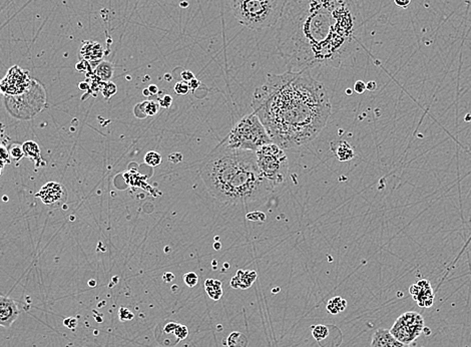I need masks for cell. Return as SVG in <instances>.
<instances>
[{
	"label": "cell",
	"instance_id": "cell-1",
	"mask_svg": "<svg viewBox=\"0 0 471 347\" xmlns=\"http://www.w3.org/2000/svg\"><path fill=\"white\" fill-rule=\"evenodd\" d=\"M357 0H289L277 29V49L288 70L340 68L361 42Z\"/></svg>",
	"mask_w": 471,
	"mask_h": 347
},
{
	"label": "cell",
	"instance_id": "cell-2",
	"mask_svg": "<svg viewBox=\"0 0 471 347\" xmlns=\"http://www.w3.org/2000/svg\"><path fill=\"white\" fill-rule=\"evenodd\" d=\"M252 108L283 150H295L317 138L332 113L324 84L308 70L267 75L254 91Z\"/></svg>",
	"mask_w": 471,
	"mask_h": 347
},
{
	"label": "cell",
	"instance_id": "cell-3",
	"mask_svg": "<svg viewBox=\"0 0 471 347\" xmlns=\"http://www.w3.org/2000/svg\"><path fill=\"white\" fill-rule=\"evenodd\" d=\"M200 173L206 191L224 204L246 205L275 190L262 176L255 152L234 150L222 143L207 157Z\"/></svg>",
	"mask_w": 471,
	"mask_h": 347
},
{
	"label": "cell",
	"instance_id": "cell-4",
	"mask_svg": "<svg viewBox=\"0 0 471 347\" xmlns=\"http://www.w3.org/2000/svg\"><path fill=\"white\" fill-rule=\"evenodd\" d=\"M289 0H231L238 22L252 30L275 26L283 16Z\"/></svg>",
	"mask_w": 471,
	"mask_h": 347
},
{
	"label": "cell",
	"instance_id": "cell-5",
	"mask_svg": "<svg viewBox=\"0 0 471 347\" xmlns=\"http://www.w3.org/2000/svg\"><path fill=\"white\" fill-rule=\"evenodd\" d=\"M273 142L259 117L252 113L244 116L222 141L234 150L256 152L259 147Z\"/></svg>",
	"mask_w": 471,
	"mask_h": 347
},
{
	"label": "cell",
	"instance_id": "cell-6",
	"mask_svg": "<svg viewBox=\"0 0 471 347\" xmlns=\"http://www.w3.org/2000/svg\"><path fill=\"white\" fill-rule=\"evenodd\" d=\"M258 168L271 186L276 189L286 182L289 161L283 148L275 142L262 145L255 152Z\"/></svg>",
	"mask_w": 471,
	"mask_h": 347
},
{
	"label": "cell",
	"instance_id": "cell-7",
	"mask_svg": "<svg viewBox=\"0 0 471 347\" xmlns=\"http://www.w3.org/2000/svg\"><path fill=\"white\" fill-rule=\"evenodd\" d=\"M423 329L424 318L422 315L418 312L408 311L401 314L389 330L396 339L405 344H410L421 335Z\"/></svg>",
	"mask_w": 471,
	"mask_h": 347
},
{
	"label": "cell",
	"instance_id": "cell-8",
	"mask_svg": "<svg viewBox=\"0 0 471 347\" xmlns=\"http://www.w3.org/2000/svg\"><path fill=\"white\" fill-rule=\"evenodd\" d=\"M32 80L27 71L14 66L8 69L4 78L0 81V91L6 96L19 95L29 89Z\"/></svg>",
	"mask_w": 471,
	"mask_h": 347
},
{
	"label": "cell",
	"instance_id": "cell-9",
	"mask_svg": "<svg viewBox=\"0 0 471 347\" xmlns=\"http://www.w3.org/2000/svg\"><path fill=\"white\" fill-rule=\"evenodd\" d=\"M40 201L51 209L63 207L67 201V188L58 182H48L36 194Z\"/></svg>",
	"mask_w": 471,
	"mask_h": 347
},
{
	"label": "cell",
	"instance_id": "cell-10",
	"mask_svg": "<svg viewBox=\"0 0 471 347\" xmlns=\"http://www.w3.org/2000/svg\"><path fill=\"white\" fill-rule=\"evenodd\" d=\"M412 298L420 307L430 308L434 303V292L428 280L422 279L409 288Z\"/></svg>",
	"mask_w": 471,
	"mask_h": 347
},
{
	"label": "cell",
	"instance_id": "cell-11",
	"mask_svg": "<svg viewBox=\"0 0 471 347\" xmlns=\"http://www.w3.org/2000/svg\"><path fill=\"white\" fill-rule=\"evenodd\" d=\"M20 313L17 303L8 296L0 295V326L9 328Z\"/></svg>",
	"mask_w": 471,
	"mask_h": 347
},
{
	"label": "cell",
	"instance_id": "cell-12",
	"mask_svg": "<svg viewBox=\"0 0 471 347\" xmlns=\"http://www.w3.org/2000/svg\"><path fill=\"white\" fill-rule=\"evenodd\" d=\"M371 347H410L396 339L389 329L379 328L372 335Z\"/></svg>",
	"mask_w": 471,
	"mask_h": 347
},
{
	"label": "cell",
	"instance_id": "cell-13",
	"mask_svg": "<svg viewBox=\"0 0 471 347\" xmlns=\"http://www.w3.org/2000/svg\"><path fill=\"white\" fill-rule=\"evenodd\" d=\"M103 47L100 43L92 40L83 41L81 47L79 48V57L90 63L99 62L103 58Z\"/></svg>",
	"mask_w": 471,
	"mask_h": 347
},
{
	"label": "cell",
	"instance_id": "cell-14",
	"mask_svg": "<svg viewBox=\"0 0 471 347\" xmlns=\"http://www.w3.org/2000/svg\"><path fill=\"white\" fill-rule=\"evenodd\" d=\"M257 279V272L253 270H238L231 280V287L234 289H248Z\"/></svg>",
	"mask_w": 471,
	"mask_h": 347
},
{
	"label": "cell",
	"instance_id": "cell-15",
	"mask_svg": "<svg viewBox=\"0 0 471 347\" xmlns=\"http://www.w3.org/2000/svg\"><path fill=\"white\" fill-rule=\"evenodd\" d=\"M331 148L340 162H348L354 159L355 152L347 140H339L331 143Z\"/></svg>",
	"mask_w": 471,
	"mask_h": 347
},
{
	"label": "cell",
	"instance_id": "cell-16",
	"mask_svg": "<svg viewBox=\"0 0 471 347\" xmlns=\"http://www.w3.org/2000/svg\"><path fill=\"white\" fill-rule=\"evenodd\" d=\"M204 290L211 299L218 301L223 296L222 282L216 279H206L204 281Z\"/></svg>",
	"mask_w": 471,
	"mask_h": 347
},
{
	"label": "cell",
	"instance_id": "cell-17",
	"mask_svg": "<svg viewBox=\"0 0 471 347\" xmlns=\"http://www.w3.org/2000/svg\"><path fill=\"white\" fill-rule=\"evenodd\" d=\"M22 148H23L24 157L30 160H33L34 162L38 164V161L41 160V156H40V148L36 142L32 140H27L22 144Z\"/></svg>",
	"mask_w": 471,
	"mask_h": 347
},
{
	"label": "cell",
	"instance_id": "cell-18",
	"mask_svg": "<svg viewBox=\"0 0 471 347\" xmlns=\"http://www.w3.org/2000/svg\"><path fill=\"white\" fill-rule=\"evenodd\" d=\"M347 307V301L340 296H336L331 298L327 304V311L330 314L336 315L340 312H343Z\"/></svg>",
	"mask_w": 471,
	"mask_h": 347
},
{
	"label": "cell",
	"instance_id": "cell-19",
	"mask_svg": "<svg viewBox=\"0 0 471 347\" xmlns=\"http://www.w3.org/2000/svg\"><path fill=\"white\" fill-rule=\"evenodd\" d=\"M95 74L104 81H109L114 75V67L109 62H102L95 69Z\"/></svg>",
	"mask_w": 471,
	"mask_h": 347
},
{
	"label": "cell",
	"instance_id": "cell-20",
	"mask_svg": "<svg viewBox=\"0 0 471 347\" xmlns=\"http://www.w3.org/2000/svg\"><path fill=\"white\" fill-rule=\"evenodd\" d=\"M142 112V118L144 117H153L160 111V104L155 101H145L136 106Z\"/></svg>",
	"mask_w": 471,
	"mask_h": 347
},
{
	"label": "cell",
	"instance_id": "cell-21",
	"mask_svg": "<svg viewBox=\"0 0 471 347\" xmlns=\"http://www.w3.org/2000/svg\"><path fill=\"white\" fill-rule=\"evenodd\" d=\"M227 344L229 347H247L248 339L243 333L235 331L229 335L227 339Z\"/></svg>",
	"mask_w": 471,
	"mask_h": 347
},
{
	"label": "cell",
	"instance_id": "cell-22",
	"mask_svg": "<svg viewBox=\"0 0 471 347\" xmlns=\"http://www.w3.org/2000/svg\"><path fill=\"white\" fill-rule=\"evenodd\" d=\"M8 151H9L11 161L19 162L22 158H24V153H23V148L21 144L11 143L8 146Z\"/></svg>",
	"mask_w": 471,
	"mask_h": 347
},
{
	"label": "cell",
	"instance_id": "cell-23",
	"mask_svg": "<svg viewBox=\"0 0 471 347\" xmlns=\"http://www.w3.org/2000/svg\"><path fill=\"white\" fill-rule=\"evenodd\" d=\"M312 335L317 341H322L329 335V329L325 325H316L312 327Z\"/></svg>",
	"mask_w": 471,
	"mask_h": 347
},
{
	"label": "cell",
	"instance_id": "cell-24",
	"mask_svg": "<svg viewBox=\"0 0 471 347\" xmlns=\"http://www.w3.org/2000/svg\"><path fill=\"white\" fill-rule=\"evenodd\" d=\"M144 162L151 167H158L162 163V156L154 151H149L144 156Z\"/></svg>",
	"mask_w": 471,
	"mask_h": 347
},
{
	"label": "cell",
	"instance_id": "cell-25",
	"mask_svg": "<svg viewBox=\"0 0 471 347\" xmlns=\"http://www.w3.org/2000/svg\"><path fill=\"white\" fill-rule=\"evenodd\" d=\"M0 162H2L5 165H9L11 163L7 144L3 142H0Z\"/></svg>",
	"mask_w": 471,
	"mask_h": 347
},
{
	"label": "cell",
	"instance_id": "cell-26",
	"mask_svg": "<svg viewBox=\"0 0 471 347\" xmlns=\"http://www.w3.org/2000/svg\"><path fill=\"white\" fill-rule=\"evenodd\" d=\"M184 282L185 284L190 287V288H193L195 287L198 283H199V276L195 273V272H189V273H186L184 275Z\"/></svg>",
	"mask_w": 471,
	"mask_h": 347
},
{
	"label": "cell",
	"instance_id": "cell-27",
	"mask_svg": "<svg viewBox=\"0 0 471 347\" xmlns=\"http://www.w3.org/2000/svg\"><path fill=\"white\" fill-rule=\"evenodd\" d=\"M174 335L177 337V340L180 341V340L185 339L189 335V330H188L187 326H185L183 324H177V326L175 328V331H174Z\"/></svg>",
	"mask_w": 471,
	"mask_h": 347
},
{
	"label": "cell",
	"instance_id": "cell-28",
	"mask_svg": "<svg viewBox=\"0 0 471 347\" xmlns=\"http://www.w3.org/2000/svg\"><path fill=\"white\" fill-rule=\"evenodd\" d=\"M175 91L177 94L179 95H186L189 93L190 91V86H189V83L186 82V81H179L176 83L175 87H174Z\"/></svg>",
	"mask_w": 471,
	"mask_h": 347
},
{
	"label": "cell",
	"instance_id": "cell-29",
	"mask_svg": "<svg viewBox=\"0 0 471 347\" xmlns=\"http://www.w3.org/2000/svg\"><path fill=\"white\" fill-rule=\"evenodd\" d=\"M119 316H120V319H121L122 321H129V320L134 319V314L131 312L130 309L125 308V307L120 308Z\"/></svg>",
	"mask_w": 471,
	"mask_h": 347
},
{
	"label": "cell",
	"instance_id": "cell-30",
	"mask_svg": "<svg viewBox=\"0 0 471 347\" xmlns=\"http://www.w3.org/2000/svg\"><path fill=\"white\" fill-rule=\"evenodd\" d=\"M117 92V86L113 82H109L106 86H104L103 89V95L107 98H110L112 95H114Z\"/></svg>",
	"mask_w": 471,
	"mask_h": 347
},
{
	"label": "cell",
	"instance_id": "cell-31",
	"mask_svg": "<svg viewBox=\"0 0 471 347\" xmlns=\"http://www.w3.org/2000/svg\"><path fill=\"white\" fill-rule=\"evenodd\" d=\"M159 104H160L161 108L169 109L173 104V97L169 94H165L163 97H161L159 100Z\"/></svg>",
	"mask_w": 471,
	"mask_h": 347
},
{
	"label": "cell",
	"instance_id": "cell-32",
	"mask_svg": "<svg viewBox=\"0 0 471 347\" xmlns=\"http://www.w3.org/2000/svg\"><path fill=\"white\" fill-rule=\"evenodd\" d=\"M8 140H9V137L5 133L4 126L2 124H0V142H3L8 145Z\"/></svg>",
	"mask_w": 471,
	"mask_h": 347
},
{
	"label": "cell",
	"instance_id": "cell-33",
	"mask_svg": "<svg viewBox=\"0 0 471 347\" xmlns=\"http://www.w3.org/2000/svg\"><path fill=\"white\" fill-rule=\"evenodd\" d=\"M354 90L358 94H362L366 90V83L363 82L362 80H357L354 84Z\"/></svg>",
	"mask_w": 471,
	"mask_h": 347
},
{
	"label": "cell",
	"instance_id": "cell-34",
	"mask_svg": "<svg viewBox=\"0 0 471 347\" xmlns=\"http://www.w3.org/2000/svg\"><path fill=\"white\" fill-rule=\"evenodd\" d=\"M181 77H182V79H183L184 81L190 82L193 78H195V75H194V73H193L192 71H190V70H183L182 73H181Z\"/></svg>",
	"mask_w": 471,
	"mask_h": 347
},
{
	"label": "cell",
	"instance_id": "cell-35",
	"mask_svg": "<svg viewBox=\"0 0 471 347\" xmlns=\"http://www.w3.org/2000/svg\"><path fill=\"white\" fill-rule=\"evenodd\" d=\"M394 3L400 7V8H408L410 3H411V0H394Z\"/></svg>",
	"mask_w": 471,
	"mask_h": 347
},
{
	"label": "cell",
	"instance_id": "cell-36",
	"mask_svg": "<svg viewBox=\"0 0 471 347\" xmlns=\"http://www.w3.org/2000/svg\"><path fill=\"white\" fill-rule=\"evenodd\" d=\"M182 160H183V156H182V154H179V153H174V154L169 156V161L173 162L175 164H178V163L182 162Z\"/></svg>",
	"mask_w": 471,
	"mask_h": 347
},
{
	"label": "cell",
	"instance_id": "cell-37",
	"mask_svg": "<svg viewBox=\"0 0 471 347\" xmlns=\"http://www.w3.org/2000/svg\"><path fill=\"white\" fill-rule=\"evenodd\" d=\"M177 324L178 323H175V322H170V323L166 324L165 327H164V331L167 334H174V331H175V328H176Z\"/></svg>",
	"mask_w": 471,
	"mask_h": 347
},
{
	"label": "cell",
	"instance_id": "cell-38",
	"mask_svg": "<svg viewBox=\"0 0 471 347\" xmlns=\"http://www.w3.org/2000/svg\"><path fill=\"white\" fill-rule=\"evenodd\" d=\"M188 83H189L190 89H192V90H195V89H196V88H197V87H198V86L201 84V81L195 77V78H193V79H192L190 82H188Z\"/></svg>",
	"mask_w": 471,
	"mask_h": 347
},
{
	"label": "cell",
	"instance_id": "cell-39",
	"mask_svg": "<svg viewBox=\"0 0 471 347\" xmlns=\"http://www.w3.org/2000/svg\"><path fill=\"white\" fill-rule=\"evenodd\" d=\"M376 87H377V84L374 80H370V81H368L367 83H366V89L369 90V91H374L376 89Z\"/></svg>",
	"mask_w": 471,
	"mask_h": 347
},
{
	"label": "cell",
	"instance_id": "cell-40",
	"mask_svg": "<svg viewBox=\"0 0 471 347\" xmlns=\"http://www.w3.org/2000/svg\"><path fill=\"white\" fill-rule=\"evenodd\" d=\"M150 95H155V94H158L159 93V87L156 86L155 84H150L148 87H147Z\"/></svg>",
	"mask_w": 471,
	"mask_h": 347
},
{
	"label": "cell",
	"instance_id": "cell-41",
	"mask_svg": "<svg viewBox=\"0 0 471 347\" xmlns=\"http://www.w3.org/2000/svg\"><path fill=\"white\" fill-rule=\"evenodd\" d=\"M174 279H175V275H174L173 273H170V272L164 274V276H163V280H164L165 282H167V283L172 282Z\"/></svg>",
	"mask_w": 471,
	"mask_h": 347
},
{
	"label": "cell",
	"instance_id": "cell-42",
	"mask_svg": "<svg viewBox=\"0 0 471 347\" xmlns=\"http://www.w3.org/2000/svg\"><path fill=\"white\" fill-rule=\"evenodd\" d=\"M5 166H6L5 164H3L2 162H0V177L2 176V173H3V170H4Z\"/></svg>",
	"mask_w": 471,
	"mask_h": 347
},
{
	"label": "cell",
	"instance_id": "cell-43",
	"mask_svg": "<svg viewBox=\"0 0 471 347\" xmlns=\"http://www.w3.org/2000/svg\"><path fill=\"white\" fill-rule=\"evenodd\" d=\"M214 248H215L216 250H220L221 248H222V246H221V243H218V242H217V243H215V246H214Z\"/></svg>",
	"mask_w": 471,
	"mask_h": 347
},
{
	"label": "cell",
	"instance_id": "cell-44",
	"mask_svg": "<svg viewBox=\"0 0 471 347\" xmlns=\"http://www.w3.org/2000/svg\"><path fill=\"white\" fill-rule=\"evenodd\" d=\"M165 79H166V80H168V81H171V80L173 79V77H172V75H171V74L167 73V74L165 75Z\"/></svg>",
	"mask_w": 471,
	"mask_h": 347
},
{
	"label": "cell",
	"instance_id": "cell-45",
	"mask_svg": "<svg viewBox=\"0 0 471 347\" xmlns=\"http://www.w3.org/2000/svg\"><path fill=\"white\" fill-rule=\"evenodd\" d=\"M143 94H144V95H146V96H149V95H150V93H149V91H148V89H147V88L143 90Z\"/></svg>",
	"mask_w": 471,
	"mask_h": 347
},
{
	"label": "cell",
	"instance_id": "cell-46",
	"mask_svg": "<svg viewBox=\"0 0 471 347\" xmlns=\"http://www.w3.org/2000/svg\"><path fill=\"white\" fill-rule=\"evenodd\" d=\"M347 94H351V90H349V89H347Z\"/></svg>",
	"mask_w": 471,
	"mask_h": 347
}]
</instances>
